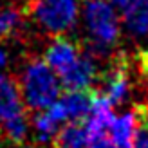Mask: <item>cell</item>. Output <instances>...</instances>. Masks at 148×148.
<instances>
[{
  "instance_id": "6da1fadb",
  "label": "cell",
  "mask_w": 148,
  "mask_h": 148,
  "mask_svg": "<svg viewBox=\"0 0 148 148\" xmlns=\"http://www.w3.org/2000/svg\"><path fill=\"white\" fill-rule=\"evenodd\" d=\"M83 20L87 34L78 38L81 51L96 62L103 60L105 63L121 38L119 18L107 0H85Z\"/></svg>"
},
{
  "instance_id": "7a4b0ae2",
  "label": "cell",
  "mask_w": 148,
  "mask_h": 148,
  "mask_svg": "<svg viewBox=\"0 0 148 148\" xmlns=\"http://www.w3.org/2000/svg\"><path fill=\"white\" fill-rule=\"evenodd\" d=\"M16 79L24 105L29 112H40L49 108L60 96L62 87L56 74L49 69L42 56H36L34 53L25 56V63Z\"/></svg>"
},
{
  "instance_id": "3957f363",
  "label": "cell",
  "mask_w": 148,
  "mask_h": 148,
  "mask_svg": "<svg viewBox=\"0 0 148 148\" xmlns=\"http://www.w3.org/2000/svg\"><path fill=\"white\" fill-rule=\"evenodd\" d=\"M29 24L36 36L69 34L78 22V0H24Z\"/></svg>"
},
{
  "instance_id": "277c9868",
  "label": "cell",
  "mask_w": 148,
  "mask_h": 148,
  "mask_svg": "<svg viewBox=\"0 0 148 148\" xmlns=\"http://www.w3.org/2000/svg\"><path fill=\"white\" fill-rule=\"evenodd\" d=\"M81 54H83V51H81L78 38H71L69 34H62V36L51 38V42L43 49L42 60L60 78L78 63Z\"/></svg>"
},
{
  "instance_id": "5b68a950",
  "label": "cell",
  "mask_w": 148,
  "mask_h": 148,
  "mask_svg": "<svg viewBox=\"0 0 148 148\" xmlns=\"http://www.w3.org/2000/svg\"><path fill=\"white\" fill-rule=\"evenodd\" d=\"M33 27L22 2L0 4V42H20L29 47Z\"/></svg>"
},
{
  "instance_id": "8992f818",
  "label": "cell",
  "mask_w": 148,
  "mask_h": 148,
  "mask_svg": "<svg viewBox=\"0 0 148 148\" xmlns=\"http://www.w3.org/2000/svg\"><path fill=\"white\" fill-rule=\"evenodd\" d=\"M29 116L24 105L16 76L0 74V127Z\"/></svg>"
},
{
  "instance_id": "52a82bcc",
  "label": "cell",
  "mask_w": 148,
  "mask_h": 148,
  "mask_svg": "<svg viewBox=\"0 0 148 148\" xmlns=\"http://www.w3.org/2000/svg\"><path fill=\"white\" fill-rule=\"evenodd\" d=\"M96 99L94 88H83V90H65L62 98L54 101V107L62 114L65 121H79L87 119L90 114Z\"/></svg>"
},
{
  "instance_id": "ba28073f",
  "label": "cell",
  "mask_w": 148,
  "mask_h": 148,
  "mask_svg": "<svg viewBox=\"0 0 148 148\" xmlns=\"http://www.w3.org/2000/svg\"><path fill=\"white\" fill-rule=\"evenodd\" d=\"M98 62L90 58L88 54H81L78 63L74 67L60 76V83L65 90H83V88H90L96 83L98 78Z\"/></svg>"
},
{
  "instance_id": "9c48e42d",
  "label": "cell",
  "mask_w": 148,
  "mask_h": 148,
  "mask_svg": "<svg viewBox=\"0 0 148 148\" xmlns=\"http://www.w3.org/2000/svg\"><path fill=\"white\" fill-rule=\"evenodd\" d=\"M88 139L90 137H88V128L85 119L69 121L58 130L49 148H87Z\"/></svg>"
},
{
  "instance_id": "30bf717a",
  "label": "cell",
  "mask_w": 148,
  "mask_h": 148,
  "mask_svg": "<svg viewBox=\"0 0 148 148\" xmlns=\"http://www.w3.org/2000/svg\"><path fill=\"white\" fill-rule=\"evenodd\" d=\"M123 24L134 40L148 38V0H134L123 11Z\"/></svg>"
},
{
  "instance_id": "8fae6325",
  "label": "cell",
  "mask_w": 148,
  "mask_h": 148,
  "mask_svg": "<svg viewBox=\"0 0 148 148\" xmlns=\"http://www.w3.org/2000/svg\"><path fill=\"white\" fill-rule=\"evenodd\" d=\"M137 132V116L134 110L114 117L108 127V136L116 141L119 148H134V139Z\"/></svg>"
},
{
  "instance_id": "7c38bea8",
  "label": "cell",
  "mask_w": 148,
  "mask_h": 148,
  "mask_svg": "<svg viewBox=\"0 0 148 148\" xmlns=\"http://www.w3.org/2000/svg\"><path fill=\"white\" fill-rule=\"evenodd\" d=\"M136 116H137V132L134 139V148H148V117L141 116L139 112H136Z\"/></svg>"
},
{
  "instance_id": "4fadbf2b",
  "label": "cell",
  "mask_w": 148,
  "mask_h": 148,
  "mask_svg": "<svg viewBox=\"0 0 148 148\" xmlns=\"http://www.w3.org/2000/svg\"><path fill=\"white\" fill-rule=\"evenodd\" d=\"M87 148H119V146H117L116 141L108 136V130H107V132H101V134L90 136Z\"/></svg>"
},
{
  "instance_id": "5bb4252c",
  "label": "cell",
  "mask_w": 148,
  "mask_h": 148,
  "mask_svg": "<svg viewBox=\"0 0 148 148\" xmlns=\"http://www.w3.org/2000/svg\"><path fill=\"white\" fill-rule=\"evenodd\" d=\"M107 2H108V4H114L116 7H119V9H123V11H125L128 5L134 4V0H107Z\"/></svg>"
},
{
  "instance_id": "9a60e30c",
  "label": "cell",
  "mask_w": 148,
  "mask_h": 148,
  "mask_svg": "<svg viewBox=\"0 0 148 148\" xmlns=\"http://www.w3.org/2000/svg\"><path fill=\"white\" fill-rule=\"evenodd\" d=\"M7 65V53H5V49L0 45V69H4Z\"/></svg>"
},
{
  "instance_id": "2e32d148",
  "label": "cell",
  "mask_w": 148,
  "mask_h": 148,
  "mask_svg": "<svg viewBox=\"0 0 148 148\" xmlns=\"http://www.w3.org/2000/svg\"><path fill=\"white\" fill-rule=\"evenodd\" d=\"M34 148H45V146H38V145H34Z\"/></svg>"
}]
</instances>
